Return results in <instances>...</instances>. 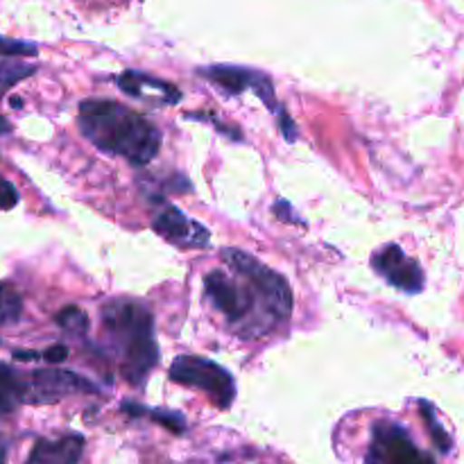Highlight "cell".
Returning a JSON list of instances; mask_svg holds the SVG:
<instances>
[{"label": "cell", "instance_id": "6da1fadb", "mask_svg": "<svg viewBox=\"0 0 464 464\" xmlns=\"http://www.w3.org/2000/svg\"><path fill=\"white\" fill-rule=\"evenodd\" d=\"M77 127L100 152L145 166L161 148V131L130 107L113 100L91 98L80 102Z\"/></svg>", "mask_w": 464, "mask_h": 464}, {"label": "cell", "instance_id": "7a4b0ae2", "mask_svg": "<svg viewBox=\"0 0 464 464\" xmlns=\"http://www.w3.org/2000/svg\"><path fill=\"white\" fill-rule=\"evenodd\" d=\"M102 334L127 383L140 388L159 362L154 317L136 299H111L100 308Z\"/></svg>", "mask_w": 464, "mask_h": 464}, {"label": "cell", "instance_id": "3957f363", "mask_svg": "<svg viewBox=\"0 0 464 464\" xmlns=\"http://www.w3.org/2000/svg\"><path fill=\"white\" fill-rule=\"evenodd\" d=\"M220 258L229 266V270H234L236 275L247 279L256 288L263 299V308L270 313L272 320H288L293 313V293H290L288 281L279 272L263 266L258 258L249 256L243 249H222Z\"/></svg>", "mask_w": 464, "mask_h": 464}, {"label": "cell", "instance_id": "277c9868", "mask_svg": "<svg viewBox=\"0 0 464 464\" xmlns=\"http://www.w3.org/2000/svg\"><path fill=\"white\" fill-rule=\"evenodd\" d=\"M168 374H170L175 383L184 385V388L199 390V392L208 394V399L220 411H227L236 399L234 376L225 367L218 365V362L208 361V358L179 356L175 358Z\"/></svg>", "mask_w": 464, "mask_h": 464}, {"label": "cell", "instance_id": "5b68a950", "mask_svg": "<svg viewBox=\"0 0 464 464\" xmlns=\"http://www.w3.org/2000/svg\"><path fill=\"white\" fill-rule=\"evenodd\" d=\"M199 75L208 80L211 84L220 86L227 95H240L245 91H254L256 98L266 104L275 116H279L281 104L276 100L275 84L266 72L256 71V68L247 66H231V63H216V66H204L199 68Z\"/></svg>", "mask_w": 464, "mask_h": 464}, {"label": "cell", "instance_id": "8992f818", "mask_svg": "<svg viewBox=\"0 0 464 464\" xmlns=\"http://www.w3.org/2000/svg\"><path fill=\"white\" fill-rule=\"evenodd\" d=\"M365 464H435V460L415 447L403 426L379 421L372 430Z\"/></svg>", "mask_w": 464, "mask_h": 464}, {"label": "cell", "instance_id": "52a82bcc", "mask_svg": "<svg viewBox=\"0 0 464 464\" xmlns=\"http://www.w3.org/2000/svg\"><path fill=\"white\" fill-rule=\"evenodd\" d=\"M152 229L181 249H199L211 243V231L202 222L188 218L163 198L152 199Z\"/></svg>", "mask_w": 464, "mask_h": 464}, {"label": "cell", "instance_id": "ba28073f", "mask_svg": "<svg viewBox=\"0 0 464 464\" xmlns=\"http://www.w3.org/2000/svg\"><path fill=\"white\" fill-rule=\"evenodd\" d=\"M240 279H243V276H240ZM243 281L247 284L245 288L222 270H211L204 276V293H207V297L211 299L213 306H216L231 324H240V322L247 320L249 311L254 308V299H258V302L263 304L256 288H254L247 279Z\"/></svg>", "mask_w": 464, "mask_h": 464}, {"label": "cell", "instance_id": "9c48e42d", "mask_svg": "<svg viewBox=\"0 0 464 464\" xmlns=\"http://www.w3.org/2000/svg\"><path fill=\"white\" fill-rule=\"evenodd\" d=\"M77 392H98V385L75 372L54 370V367L34 370L27 374L25 403H32V406H45V403H54Z\"/></svg>", "mask_w": 464, "mask_h": 464}, {"label": "cell", "instance_id": "30bf717a", "mask_svg": "<svg viewBox=\"0 0 464 464\" xmlns=\"http://www.w3.org/2000/svg\"><path fill=\"white\" fill-rule=\"evenodd\" d=\"M372 267L388 281L392 288L403 290V293H421L426 284L424 270L415 258L406 256L399 245H385L372 254Z\"/></svg>", "mask_w": 464, "mask_h": 464}, {"label": "cell", "instance_id": "8fae6325", "mask_svg": "<svg viewBox=\"0 0 464 464\" xmlns=\"http://www.w3.org/2000/svg\"><path fill=\"white\" fill-rule=\"evenodd\" d=\"M118 86H121L122 93L143 100V102L177 104L181 100V91L177 86L139 71H125L122 75H118Z\"/></svg>", "mask_w": 464, "mask_h": 464}, {"label": "cell", "instance_id": "7c38bea8", "mask_svg": "<svg viewBox=\"0 0 464 464\" xmlns=\"http://www.w3.org/2000/svg\"><path fill=\"white\" fill-rule=\"evenodd\" d=\"M84 451L82 435H62V438H41L32 447L25 464H77Z\"/></svg>", "mask_w": 464, "mask_h": 464}, {"label": "cell", "instance_id": "4fadbf2b", "mask_svg": "<svg viewBox=\"0 0 464 464\" xmlns=\"http://www.w3.org/2000/svg\"><path fill=\"white\" fill-rule=\"evenodd\" d=\"M27 376L0 362V417L9 415L25 403Z\"/></svg>", "mask_w": 464, "mask_h": 464}, {"label": "cell", "instance_id": "5bb4252c", "mask_svg": "<svg viewBox=\"0 0 464 464\" xmlns=\"http://www.w3.org/2000/svg\"><path fill=\"white\" fill-rule=\"evenodd\" d=\"M121 408H122V412H127L130 417H148V420L166 426V429L172 430V433H177V435L186 433V420H184V415L177 411L148 408V406H140V403H131V401H125Z\"/></svg>", "mask_w": 464, "mask_h": 464}, {"label": "cell", "instance_id": "9a60e30c", "mask_svg": "<svg viewBox=\"0 0 464 464\" xmlns=\"http://www.w3.org/2000/svg\"><path fill=\"white\" fill-rule=\"evenodd\" d=\"M36 66L25 62H16V57H3L0 59V98L7 93L12 86L23 82L25 77L34 75Z\"/></svg>", "mask_w": 464, "mask_h": 464}, {"label": "cell", "instance_id": "2e32d148", "mask_svg": "<svg viewBox=\"0 0 464 464\" xmlns=\"http://www.w3.org/2000/svg\"><path fill=\"white\" fill-rule=\"evenodd\" d=\"M23 315V299L9 281H0V326L16 324Z\"/></svg>", "mask_w": 464, "mask_h": 464}, {"label": "cell", "instance_id": "e0dca14e", "mask_svg": "<svg viewBox=\"0 0 464 464\" xmlns=\"http://www.w3.org/2000/svg\"><path fill=\"white\" fill-rule=\"evenodd\" d=\"M417 406H420L421 420L426 421V429H429V433H430V438H433L435 447H438L442 453L451 451V438H449V433L442 429V424H440L435 408L430 406L429 401H420Z\"/></svg>", "mask_w": 464, "mask_h": 464}, {"label": "cell", "instance_id": "ac0fdd59", "mask_svg": "<svg viewBox=\"0 0 464 464\" xmlns=\"http://www.w3.org/2000/svg\"><path fill=\"white\" fill-rule=\"evenodd\" d=\"M54 322L59 324V329H63L71 335H86V331H89V315L77 306L62 308L54 315Z\"/></svg>", "mask_w": 464, "mask_h": 464}, {"label": "cell", "instance_id": "d6986e66", "mask_svg": "<svg viewBox=\"0 0 464 464\" xmlns=\"http://www.w3.org/2000/svg\"><path fill=\"white\" fill-rule=\"evenodd\" d=\"M39 53L36 44L0 36V57H34Z\"/></svg>", "mask_w": 464, "mask_h": 464}, {"label": "cell", "instance_id": "ffe728a7", "mask_svg": "<svg viewBox=\"0 0 464 464\" xmlns=\"http://www.w3.org/2000/svg\"><path fill=\"white\" fill-rule=\"evenodd\" d=\"M18 190L9 179L0 177V211H9L18 204Z\"/></svg>", "mask_w": 464, "mask_h": 464}, {"label": "cell", "instance_id": "44dd1931", "mask_svg": "<svg viewBox=\"0 0 464 464\" xmlns=\"http://www.w3.org/2000/svg\"><path fill=\"white\" fill-rule=\"evenodd\" d=\"M272 211L276 213V218H279L281 222H288V225H299V227H306V222L299 220V218H295V211L293 207H290L288 202H284V199H279V202H275V207H272Z\"/></svg>", "mask_w": 464, "mask_h": 464}, {"label": "cell", "instance_id": "7402d4cb", "mask_svg": "<svg viewBox=\"0 0 464 464\" xmlns=\"http://www.w3.org/2000/svg\"><path fill=\"white\" fill-rule=\"evenodd\" d=\"M44 353V361L48 362H63L68 358V347H63V344H54V347L45 349Z\"/></svg>", "mask_w": 464, "mask_h": 464}, {"label": "cell", "instance_id": "603a6c76", "mask_svg": "<svg viewBox=\"0 0 464 464\" xmlns=\"http://www.w3.org/2000/svg\"><path fill=\"white\" fill-rule=\"evenodd\" d=\"M14 361H39V358H44V353L41 352H23V349H18V352L12 353Z\"/></svg>", "mask_w": 464, "mask_h": 464}, {"label": "cell", "instance_id": "cb8c5ba5", "mask_svg": "<svg viewBox=\"0 0 464 464\" xmlns=\"http://www.w3.org/2000/svg\"><path fill=\"white\" fill-rule=\"evenodd\" d=\"M7 134H12V122H9L5 116H0V136H7Z\"/></svg>", "mask_w": 464, "mask_h": 464}, {"label": "cell", "instance_id": "d4e9b609", "mask_svg": "<svg viewBox=\"0 0 464 464\" xmlns=\"http://www.w3.org/2000/svg\"><path fill=\"white\" fill-rule=\"evenodd\" d=\"M5 460H7V442L0 438V464H5Z\"/></svg>", "mask_w": 464, "mask_h": 464}, {"label": "cell", "instance_id": "484cf974", "mask_svg": "<svg viewBox=\"0 0 464 464\" xmlns=\"http://www.w3.org/2000/svg\"><path fill=\"white\" fill-rule=\"evenodd\" d=\"M12 104H14V107H16V109H21L23 100H21V98H12Z\"/></svg>", "mask_w": 464, "mask_h": 464}]
</instances>
